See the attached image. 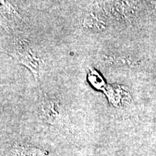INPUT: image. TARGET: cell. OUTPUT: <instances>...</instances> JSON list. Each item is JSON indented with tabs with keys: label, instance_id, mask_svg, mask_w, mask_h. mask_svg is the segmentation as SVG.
<instances>
[{
	"label": "cell",
	"instance_id": "1",
	"mask_svg": "<svg viewBox=\"0 0 156 156\" xmlns=\"http://www.w3.org/2000/svg\"><path fill=\"white\" fill-rule=\"evenodd\" d=\"M37 112L38 116L53 126H67L69 122L67 108L58 99L42 93L37 103Z\"/></svg>",
	"mask_w": 156,
	"mask_h": 156
},
{
	"label": "cell",
	"instance_id": "2",
	"mask_svg": "<svg viewBox=\"0 0 156 156\" xmlns=\"http://www.w3.org/2000/svg\"><path fill=\"white\" fill-rule=\"evenodd\" d=\"M10 54L15 61L28 68L34 75L35 80L38 81L44 61L28 40L20 38L15 41Z\"/></svg>",
	"mask_w": 156,
	"mask_h": 156
},
{
	"label": "cell",
	"instance_id": "3",
	"mask_svg": "<svg viewBox=\"0 0 156 156\" xmlns=\"http://www.w3.org/2000/svg\"><path fill=\"white\" fill-rule=\"evenodd\" d=\"M107 19L103 9L98 7L87 9L83 15L82 25L86 30L101 31L107 26Z\"/></svg>",
	"mask_w": 156,
	"mask_h": 156
},
{
	"label": "cell",
	"instance_id": "4",
	"mask_svg": "<svg viewBox=\"0 0 156 156\" xmlns=\"http://www.w3.org/2000/svg\"><path fill=\"white\" fill-rule=\"evenodd\" d=\"M103 92L108 102L116 108H124L131 103L129 92L124 86L118 85H107Z\"/></svg>",
	"mask_w": 156,
	"mask_h": 156
},
{
	"label": "cell",
	"instance_id": "5",
	"mask_svg": "<svg viewBox=\"0 0 156 156\" xmlns=\"http://www.w3.org/2000/svg\"><path fill=\"white\" fill-rule=\"evenodd\" d=\"M17 156H56L50 152L30 145H18L14 147Z\"/></svg>",
	"mask_w": 156,
	"mask_h": 156
},
{
	"label": "cell",
	"instance_id": "6",
	"mask_svg": "<svg viewBox=\"0 0 156 156\" xmlns=\"http://www.w3.org/2000/svg\"><path fill=\"white\" fill-rule=\"evenodd\" d=\"M88 80L91 85L97 90H103L107 85L105 83L104 80L103 79L102 76L93 68H90L89 69Z\"/></svg>",
	"mask_w": 156,
	"mask_h": 156
}]
</instances>
